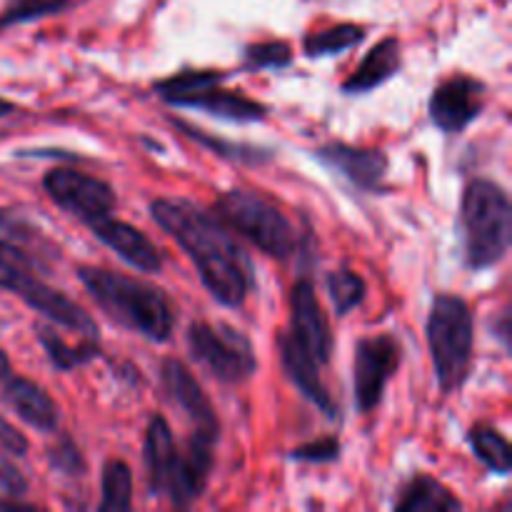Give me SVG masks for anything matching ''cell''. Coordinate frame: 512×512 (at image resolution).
Listing matches in <instances>:
<instances>
[{"mask_svg":"<svg viewBox=\"0 0 512 512\" xmlns=\"http://www.w3.org/2000/svg\"><path fill=\"white\" fill-rule=\"evenodd\" d=\"M150 215L188 253L203 285L220 305L238 308L245 303L250 290V263L215 215L178 198L153 200Z\"/></svg>","mask_w":512,"mask_h":512,"instance_id":"obj_1","label":"cell"},{"mask_svg":"<svg viewBox=\"0 0 512 512\" xmlns=\"http://www.w3.org/2000/svg\"><path fill=\"white\" fill-rule=\"evenodd\" d=\"M78 278L98 308L125 330L153 343H165L170 338L175 323L173 308L158 288L103 268H80Z\"/></svg>","mask_w":512,"mask_h":512,"instance_id":"obj_2","label":"cell"},{"mask_svg":"<svg viewBox=\"0 0 512 512\" xmlns=\"http://www.w3.org/2000/svg\"><path fill=\"white\" fill-rule=\"evenodd\" d=\"M460 230L465 265L475 273L495 268L510 250L512 210L508 193L488 178L470 180L460 205Z\"/></svg>","mask_w":512,"mask_h":512,"instance_id":"obj_3","label":"cell"},{"mask_svg":"<svg viewBox=\"0 0 512 512\" xmlns=\"http://www.w3.org/2000/svg\"><path fill=\"white\" fill-rule=\"evenodd\" d=\"M425 330H428L430 358H433L440 390L455 393L468 380L470 360H473V310L458 295H435Z\"/></svg>","mask_w":512,"mask_h":512,"instance_id":"obj_4","label":"cell"},{"mask_svg":"<svg viewBox=\"0 0 512 512\" xmlns=\"http://www.w3.org/2000/svg\"><path fill=\"white\" fill-rule=\"evenodd\" d=\"M215 218L243 235L268 258L285 260L295 250V230L290 220L255 190H228L215 200Z\"/></svg>","mask_w":512,"mask_h":512,"instance_id":"obj_5","label":"cell"},{"mask_svg":"<svg viewBox=\"0 0 512 512\" xmlns=\"http://www.w3.org/2000/svg\"><path fill=\"white\" fill-rule=\"evenodd\" d=\"M30 268L35 270V265L28 263V260H0V290L18 295L25 305L45 315L50 323L63 325V328L73 330V333L83 335V338L98 340L95 320L78 303H73L63 293H58V290L45 285L40 278H35Z\"/></svg>","mask_w":512,"mask_h":512,"instance_id":"obj_6","label":"cell"},{"mask_svg":"<svg viewBox=\"0 0 512 512\" xmlns=\"http://www.w3.org/2000/svg\"><path fill=\"white\" fill-rule=\"evenodd\" d=\"M193 360L223 383H243L255 373V353L250 340L228 325L193 323L185 333Z\"/></svg>","mask_w":512,"mask_h":512,"instance_id":"obj_7","label":"cell"},{"mask_svg":"<svg viewBox=\"0 0 512 512\" xmlns=\"http://www.w3.org/2000/svg\"><path fill=\"white\" fill-rule=\"evenodd\" d=\"M43 188L53 203L83 220L88 228L103 218H110L115 208V193L105 180L73 168L48 170L43 178Z\"/></svg>","mask_w":512,"mask_h":512,"instance_id":"obj_8","label":"cell"},{"mask_svg":"<svg viewBox=\"0 0 512 512\" xmlns=\"http://www.w3.org/2000/svg\"><path fill=\"white\" fill-rule=\"evenodd\" d=\"M400 365V345L393 335H373L355 345L353 388L360 413H373L380 405L385 385Z\"/></svg>","mask_w":512,"mask_h":512,"instance_id":"obj_9","label":"cell"},{"mask_svg":"<svg viewBox=\"0 0 512 512\" xmlns=\"http://www.w3.org/2000/svg\"><path fill=\"white\" fill-rule=\"evenodd\" d=\"M485 85L470 75H450L430 95V120L445 133H460L480 115Z\"/></svg>","mask_w":512,"mask_h":512,"instance_id":"obj_10","label":"cell"},{"mask_svg":"<svg viewBox=\"0 0 512 512\" xmlns=\"http://www.w3.org/2000/svg\"><path fill=\"white\" fill-rule=\"evenodd\" d=\"M290 335L295 343L323 368L330 360L333 340H330L328 320L315 295V285L310 280L300 278L290 290Z\"/></svg>","mask_w":512,"mask_h":512,"instance_id":"obj_11","label":"cell"},{"mask_svg":"<svg viewBox=\"0 0 512 512\" xmlns=\"http://www.w3.org/2000/svg\"><path fill=\"white\" fill-rule=\"evenodd\" d=\"M0 398L30 428L40 433H53L58 428V408L53 400L38 383L15 373L3 350H0Z\"/></svg>","mask_w":512,"mask_h":512,"instance_id":"obj_12","label":"cell"},{"mask_svg":"<svg viewBox=\"0 0 512 512\" xmlns=\"http://www.w3.org/2000/svg\"><path fill=\"white\" fill-rule=\"evenodd\" d=\"M315 160L335 170L360 190H375L388 173V155L383 150L355 148L345 143H328L315 150Z\"/></svg>","mask_w":512,"mask_h":512,"instance_id":"obj_13","label":"cell"},{"mask_svg":"<svg viewBox=\"0 0 512 512\" xmlns=\"http://www.w3.org/2000/svg\"><path fill=\"white\" fill-rule=\"evenodd\" d=\"M163 383L170 400L193 420L195 435H205V438L218 440V415H215L213 405H210L208 395L203 393L198 380L193 378V373H190L180 360H165Z\"/></svg>","mask_w":512,"mask_h":512,"instance_id":"obj_14","label":"cell"},{"mask_svg":"<svg viewBox=\"0 0 512 512\" xmlns=\"http://www.w3.org/2000/svg\"><path fill=\"white\" fill-rule=\"evenodd\" d=\"M220 83L223 80H213V83L193 90L183 100H178V108H198L215 115V118L233 120V123H258V120H265L268 110H265L263 103L238 93V90L220 88Z\"/></svg>","mask_w":512,"mask_h":512,"instance_id":"obj_15","label":"cell"},{"mask_svg":"<svg viewBox=\"0 0 512 512\" xmlns=\"http://www.w3.org/2000/svg\"><path fill=\"white\" fill-rule=\"evenodd\" d=\"M90 230L113 253H118L125 263L133 265L140 273H160V268H163V260H160V253L155 250V245L138 228H133V225L115 218H103L100 223L90 225Z\"/></svg>","mask_w":512,"mask_h":512,"instance_id":"obj_16","label":"cell"},{"mask_svg":"<svg viewBox=\"0 0 512 512\" xmlns=\"http://www.w3.org/2000/svg\"><path fill=\"white\" fill-rule=\"evenodd\" d=\"M280 353H283V365L288 378L293 380L295 388L315 405V408L323 410L328 418L338 415V408L330 400V393L325 390L323 380H320V365L295 343V338L290 333L280 335Z\"/></svg>","mask_w":512,"mask_h":512,"instance_id":"obj_17","label":"cell"},{"mask_svg":"<svg viewBox=\"0 0 512 512\" xmlns=\"http://www.w3.org/2000/svg\"><path fill=\"white\" fill-rule=\"evenodd\" d=\"M400 65H403L400 43L395 38H383L380 43H375L373 48L368 50L363 63H360L358 68H355V73L345 80L343 93L348 95L370 93V90L388 83V80L398 73Z\"/></svg>","mask_w":512,"mask_h":512,"instance_id":"obj_18","label":"cell"},{"mask_svg":"<svg viewBox=\"0 0 512 512\" xmlns=\"http://www.w3.org/2000/svg\"><path fill=\"white\" fill-rule=\"evenodd\" d=\"M143 458L145 473H148L150 495H165V485H168L175 458H178V445H175L170 425L163 415H155L148 423Z\"/></svg>","mask_w":512,"mask_h":512,"instance_id":"obj_19","label":"cell"},{"mask_svg":"<svg viewBox=\"0 0 512 512\" xmlns=\"http://www.w3.org/2000/svg\"><path fill=\"white\" fill-rule=\"evenodd\" d=\"M460 508L463 503L430 475H415L395 503L400 512H458Z\"/></svg>","mask_w":512,"mask_h":512,"instance_id":"obj_20","label":"cell"},{"mask_svg":"<svg viewBox=\"0 0 512 512\" xmlns=\"http://www.w3.org/2000/svg\"><path fill=\"white\" fill-rule=\"evenodd\" d=\"M38 338L40 343H43V348L48 350L50 363H53L58 370L80 368V365L90 363V360L100 355L98 340L85 338L80 345H68L58 333H53L50 328H43V325L38 328Z\"/></svg>","mask_w":512,"mask_h":512,"instance_id":"obj_21","label":"cell"},{"mask_svg":"<svg viewBox=\"0 0 512 512\" xmlns=\"http://www.w3.org/2000/svg\"><path fill=\"white\" fill-rule=\"evenodd\" d=\"M470 445H473L475 455L483 465H488L493 473L508 475L512 470L510 458V443L503 433H498L490 425H475L468 435Z\"/></svg>","mask_w":512,"mask_h":512,"instance_id":"obj_22","label":"cell"},{"mask_svg":"<svg viewBox=\"0 0 512 512\" xmlns=\"http://www.w3.org/2000/svg\"><path fill=\"white\" fill-rule=\"evenodd\" d=\"M365 38L363 25L355 23H340L320 33H310L305 38V55L308 58H323V55H338L343 50L353 48Z\"/></svg>","mask_w":512,"mask_h":512,"instance_id":"obj_23","label":"cell"},{"mask_svg":"<svg viewBox=\"0 0 512 512\" xmlns=\"http://www.w3.org/2000/svg\"><path fill=\"white\" fill-rule=\"evenodd\" d=\"M133 503V475L123 460H108L103 468V512H123L130 510Z\"/></svg>","mask_w":512,"mask_h":512,"instance_id":"obj_24","label":"cell"},{"mask_svg":"<svg viewBox=\"0 0 512 512\" xmlns=\"http://www.w3.org/2000/svg\"><path fill=\"white\" fill-rule=\"evenodd\" d=\"M175 125H178V128L183 130V133L188 135L190 140H195V143H200V145H203V148L213 150V153H215V155H220V158L235 160V163H263V160H268V158H270L268 150L250 148V145L228 143V140L210 138V135H205L203 130L193 128V125L183 123V120H175Z\"/></svg>","mask_w":512,"mask_h":512,"instance_id":"obj_25","label":"cell"},{"mask_svg":"<svg viewBox=\"0 0 512 512\" xmlns=\"http://www.w3.org/2000/svg\"><path fill=\"white\" fill-rule=\"evenodd\" d=\"M328 293L333 300L335 315H348L365 298V280L355 270H338L328 275Z\"/></svg>","mask_w":512,"mask_h":512,"instance_id":"obj_26","label":"cell"},{"mask_svg":"<svg viewBox=\"0 0 512 512\" xmlns=\"http://www.w3.org/2000/svg\"><path fill=\"white\" fill-rule=\"evenodd\" d=\"M68 5L70 0H5V8L0 13V28H13V25L30 23V20L58 15Z\"/></svg>","mask_w":512,"mask_h":512,"instance_id":"obj_27","label":"cell"},{"mask_svg":"<svg viewBox=\"0 0 512 512\" xmlns=\"http://www.w3.org/2000/svg\"><path fill=\"white\" fill-rule=\"evenodd\" d=\"M293 63L288 43L283 40H268V43H255L245 48V70H278L288 68Z\"/></svg>","mask_w":512,"mask_h":512,"instance_id":"obj_28","label":"cell"},{"mask_svg":"<svg viewBox=\"0 0 512 512\" xmlns=\"http://www.w3.org/2000/svg\"><path fill=\"white\" fill-rule=\"evenodd\" d=\"M48 460L50 465L63 475H80L85 470L83 455H80L78 445L70 438H60L58 443L48 450Z\"/></svg>","mask_w":512,"mask_h":512,"instance_id":"obj_29","label":"cell"},{"mask_svg":"<svg viewBox=\"0 0 512 512\" xmlns=\"http://www.w3.org/2000/svg\"><path fill=\"white\" fill-rule=\"evenodd\" d=\"M338 440L335 438H323L318 443L303 445V448H295L290 453V458L295 460H305V463H330V460L338 458Z\"/></svg>","mask_w":512,"mask_h":512,"instance_id":"obj_30","label":"cell"},{"mask_svg":"<svg viewBox=\"0 0 512 512\" xmlns=\"http://www.w3.org/2000/svg\"><path fill=\"white\" fill-rule=\"evenodd\" d=\"M0 448L10 455L28 453V440H25V435L18 433L5 418H0Z\"/></svg>","mask_w":512,"mask_h":512,"instance_id":"obj_31","label":"cell"},{"mask_svg":"<svg viewBox=\"0 0 512 512\" xmlns=\"http://www.w3.org/2000/svg\"><path fill=\"white\" fill-rule=\"evenodd\" d=\"M25 490H28V483H25L23 475L10 463H0V493L18 498V495H25Z\"/></svg>","mask_w":512,"mask_h":512,"instance_id":"obj_32","label":"cell"},{"mask_svg":"<svg viewBox=\"0 0 512 512\" xmlns=\"http://www.w3.org/2000/svg\"><path fill=\"white\" fill-rule=\"evenodd\" d=\"M0 260H28V263L38 265V260L30 258L25 250H20L18 245L8 243V240H3V238H0Z\"/></svg>","mask_w":512,"mask_h":512,"instance_id":"obj_33","label":"cell"},{"mask_svg":"<svg viewBox=\"0 0 512 512\" xmlns=\"http://www.w3.org/2000/svg\"><path fill=\"white\" fill-rule=\"evenodd\" d=\"M15 110V105L10 103V100H3L0 98V118H5V115H10Z\"/></svg>","mask_w":512,"mask_h":512,"instance_id":"obj_34","label":"cell"}]
</instances>
